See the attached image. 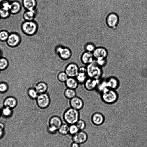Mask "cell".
<instances>
[{
  "label": "cell",
  "instance_id": "8fae6325",
  "mask_svg": "<svg viewBox=\"0 0 147 147\" xmlns=\"http://www.w3.org/2000/svg\"><path fill=\"white\" fill-rule=\"evenodd\" d=\"M92 53L95 60L107 59L108 55L107 49L102 47H96Z\"/></svg>",
  "mask_w": 147,
  "mask_h": 147
},
{
  "label": "cell",
  "instance_id": "7a4b0ae2",
  "mask_svg": "<svg viewBox=\"0 0 147 147\" xmlns=\"http://www.w3.org/2000/svg\"><path fill=\"white\" fill-rule=\"evenodd\" d=\"M100 93L102 101L107 104H113L118 100L119 95L116 90L106 88Z\"/></svg>",
  "mask_w": 147,
  "mask_h": 147
},
{
  "label": "cell",
  "instance_id": "83f0119b",
  "mask_svg": "<svg viewBox=\"0 0 147 147\" xmlns=\"http://www.w3.org/2000/svg\"><path fill=\"white\" fill-rule=\"evenodd\" d=\"M68 77V76L64 71H61L59 72L57 76V79L59 82L64 83Z\"/></svg>",
  "mask_w": 147,
  "mask_h": 147
},
{
  "label": "cell",
  "instance_id": "d6986e66",
  "mask_svg": "<svg viewBox=\"0 0 147 147\" xmlns=\"http://www.w3.org/2000/svg\"><path fill=\"white\" fill-rule=\"evenodd\" d=\"M22 9V5L18 1L14 0L11 2L9 11L11 14L16 15Z\"/></svg>",
  "mask_w": 147,
  "mask_h": 147
},
{
  "label": "cell",
  "instance_id": "4dcf8cb0",
  "mask_svg": "<svg viewBox=\"0 0 147 147\" xmlns=\"http://www.w3.org/2000/svg\"><path fill=\"white\" fill-rule=\"evenodd\" d=\"M8 65V61L6 58L2 57L0 58V71L5 69Z\"/></svg>",
  "mask_w": 147,
  "mask_h": 147
},
{
  "label": "cell",
  "instance_id": "ffe728a7",
  "mask_svg": "<svg viewBox=\"0 0 147 147\" xmlns=\"http://www.w3.org/2000/svg\"><path fill=\"white\" fill-rule=\"evenodd\" d=\"M22 5L26 10L35 9L37 3L36 0H22Z\"/></svg>",
  "mask_w": 147,
  "mask_h": 147
},
{
  "label": "cell",
  "instance_id": "5b68a950",
  "mask_svg": "<svg viewBox=\"0 0 147 147\" xmlns=\"http://www.w3.org/2000/svg\"><path fill=\"white\" fill-rule=\"evenodd\" d=\"M22 32L25 35L31 36L34 35L38 29L37 24L33 21H24L22 24L21 26Z\"/></svg>",
  "mask_w": 147,
  "mask_h": 147
},
{
  "label": "cell",
  "instance_id": "9a60e30c",
  "mask_svg": "<svg viewBox=\"0 0 147 147\" xmlns=\"http://www.w3.org/2000/svg\"><path fill=\"white\" fill-rule=\"evenodd\" d=\"M75 78L79 84H83L88 78L86 66L79 67L78 72Z\"/></svg>",
  "mask_w": 147,
  "mask_h": 147
},
{
  "label": "cell",
  "instance_id": "f35d334b",
  "mask_svg": "<svg viewBox=\"0 0 147 147\" xmlns=\"http://www.w3.org/2000/svg\"><path fill=\"white\" fill-rule=\"evenodd\" d=\"M95 61L96 63L102 68L105 66L107 64V59L95 60Z\"/></svg>",
  "mask_w": 147,
  "mask_h": 147
},
{
  "label": "cell",
  "instance_id": "836d02e7",
  "mask_svg": "<svg viewBox=\"0 0 147 147\" xmlns=\"http://www.w3.org/2000/svg\"><path fill=\"white\" fill-rule=\"evenodd\" d=\"M76 124L79 131H83L86 127V124L85 121L81 119H79Z\"/></svg>",
  "mask_w": 147,
  "mask_h": 147
},
{
  "label": "cell",
  "instance_id": "f6af8a7d",
  "mask_svg": "<svg viewBox=\"0 0 147 147\" xmlns=\"http://www.w3.org/2000/svg\"><path fill=\"white\" fill-rule=\"evenodd\" d=\"M1 19V18L0 17V19Z\"/></svg>",
  "mask_w": 147,
  "mask_h": 147
},
{
  "label": "cell",
  "instance_id": "cb8c5ba5",
  "mask_svg": "<svg viewBox=\"0 0 147 147\" xmlns=\"http://www.w3.org/2000/svg\"><path fill=\"white\" fill-rule=\"evenodd\" d=\"M63 124V121L61 118L57 116H54L50 119L49 126H53L56 127L58 130Z\"/></svg>",
  "mask_w": 147,
  "mask_h": 147
},
{
  "label": "cell",
  "instance_id": "8d00e7d4",
  "mask_svg": "<svg viewBox=\"0 0 147 147\" xmlns=\"http://www.w3.org/2000/svg\"><path fill=\"white\" fill-rule=\"evenodd\" d=\"M1 8L9 11L10 6L11 2L8 0H3L1 2Z\"/></svg>",
  "mask_w": 147,
  "mask_h": 147
},
{
  "label": "cell",
  "instance_id": "7402d4cb",
  "mask_svg": "<svg viewBox=\"0 0 147 147\" xmlns=\"http://www.w3.org/2000/svg\"><path fill=\"white\" fill-rule=\"evenodd\" d=\"M66 88L76 90L80 85L75 77H68L64 83Z\"/></svg>",
  "mask_w": 147,
  "mask_h": 147
},
{
  "label": "cell",
  "instance_id": "f546056e",
  "mask_svg": "<svg viewBox=\"0 0 147 147\" xmlns=\"http://www.w3.org/2000/svg\"><path fill=\"white\" fill-rule=\"evenodd\" d=\"M1 115L4 117H11L13 113V109L9 108L4 107L1 110Z\"/></svg>",
  "mask_w": 147,
  "mask_h": 147
},
{
  "label": "cell",
  "instance_id": "44dd1931",
  "mask_svg": "<svg viewBox=\"0 0 147 147\" xmlns=\"http://www.w3.org/2000/svg\"><path fill=\"white\" fill-rule=\"evenodd\" d=\"M34 88L39 94L47 92L48 89L47 84L43 81H40L37 82Z\"/></svg>",
  "mask_w": 147,
  "mask_h": 147
},
{
  "label": "cell",
  "instance_id": "ac0fdd59",
  "mask_svg": "<svg viewBox=\"0 0 147 147\" xmlns=\"http://www.w3.org/2000/svg\"><path fill=\"white\" fill-rule=\"evenodd\" d=\"M95 60L92 53L86 51L81 55V61L84 65L86 66L92 63Z\"/></svg>",
  "mask_w": 147,
  "mask_h": 147
},
{
  "label": "cell",
  "instance_id": "52a82bcc",
  "mask_svg": "<svg viewBox=\"0 0 147 147\" xmlns=\"http://www.w3.org/2000/svg\"><path fill=\"white\" fill-rule=\"evenodd\" d=\"M21 38L20 36L16 32L9 33L6 42L7 45L11 48H14L18 46L20 44Z\"/></svg>",
  "mask_w": 147,
  "mask_h": 147
},
{
  "label": "cell",
  "instance_id": "ba28073f",
  "mask_svg": "<svg viewBox=\"0 0 147 147\" xmlns=\"http://www.w3.org/2000/svg\"><path fill=\"white\" fill-rule=\"evenodd\" d=\"M119 21V17L117 14L111 13L107 16L106 22L107 25L113 29H115L117 27Z\"/></svg>",
  "mask_w": 147,
  "mask_h": 147
},
{
  "label": "cell",
  "instance_id": "d6a6232c",
  "mask_svg": "<svg viewBox=\"0 0 147 147\" xmlns=\"http://www.w3.org/2000/svg\"><path fill=\"white\" fill-rule=\"evenodd\" d=\"M11 14L9 11L4 9L2 8L0 9V17L1 19H6Z\"/></svg>",
  "mask_w": 147,
  "mask_h": 147
},
{
  "label": "cell",
  "instance_id": "4316f807",
  "mask_svg": "<svg viewBox=\"0 0 147 147\" xmlns=\"http://www.w3.org/2000/svg\"><path fill=\"white\" fill-rule=\"evenodd\" d=\"M69 125L66 123H63L59 128L58 131L62 135H65L69 133Z\"/></svg>",
  "mask_w": 147,
  "mask_h": 147
},
{
  "label": "cell",
  "instance_id": "b9f144b4",
  "mask_svg": "<svg viewBox=\"0 0 147 147\" xmlns=\"http://www.w3.org/2000/svg\"><path fill=\"white\" fill-rule=\"evenodd\" d=\"M2 55V52L0 50V58L1 57Z\"/></svg>",
  "mask_w": 147,
  "mask_h": 147
},
{
  "label": "cell",
  "instance_id": "74e56055",
  "mask_svg": "<svg viewBox=\"0 0 147 147\" xmlns=\"http://www.w3.org/2000/svg\"><path fill=\"white\" fill-rule=\"evenodd\" d=\"M8 86L7 84L4 82L0 83V92L3 93L7 91Z\"/></svg>",
  "mask_w": 147,
  "mask_h": 147
},
{
  "label": "cell",
  "instance_id": "7c38bea8",
  "mask_svg": "<svg viewBox=\"0 0 147 147\" xmlns=\"http://www.w3.org/2000/svg\"><path fill=\"white\" fill-rule=\"evenodd\" d=\"M56 52L60 58L64 61L68 60L71 56V50L67 47H58L56 49Z\"/></svg>",
  "mask_w": 147,
  "mask_h": 147
},
{
  "label": "cell",
  "instance_id": "6da1fadb",
  "mask_svg": "<svg viewBox=\"0 0 147 147\" xmlns=\"http://www.w3.org/2000/svg\"><path fill=\"white\" fill-rule=\"evenodd\" d=\"M0 147H26L18 131H6L0 138Z\"/></svg>",
  "mask_w": 147,
  "mask_h": 147
},
{
  "label": "cell",
  "instance_id": "8992f818",
  "mask_svg": "<svg viewBox=\"0 0 147 147\" xmlns=\"http://www.w3.org/2000/svg\"><path fill=\"white\" fill-rule=\"evenodd\" d=\"M36 105L41 109H47L49 106L51 100L50 96L47 92L39 94L36 99Z\"/></svg>",
  "mask_w": 147,
  "mask_h": 147
},
{
  "label": "cell",
  "instance_id": "9c48e42d",
  "mask_svg": "<svg viewBox=\"0 0 147 147\" xmlns=\"http://www.w3.org/2000/svg\"><path fill=\"white\" fill-rule=\"evenodd\" d=\"M79 67L74 62H71L65 67L64 71L69 77L75 78L79 71Z\"/></svg>",
  "mask_w": 147,
  "mask_h": 147
},
{
  "label": "cell",
  "instance_id": "e575fe53",
  "mask_svg": "<svg viewBox=\"0 0 147 147\" xmlns=\"http://www.w3.org/2000/svg\"><path fill=\"white\" fill-rule=\"evenodd\" d=\"M96 48L95 45L92 43H87L85 47L86 51L92 53Z\"/></svg>",
  "mask_w": 147,
  "mask_h": 147
},
{
  "label": "cell",
  "instance_id": "d4e9b609",
  "mask_svg": "<svg viewBox=\"0 0 147 147\" xmlns=\"http://www.w3.org/2000/svg\"><path fill=\"white\" fill-rule=\"evenodd\" d=\"M36 14L35 9L32 10H26L23 13L22 16L24 21H33Z\"/></svg>",
  "mask_w": 147,
  "mask_h": 147
},
{
  "label": "cell",
  "instance_id": "30bf717a",
  "mask_svg": "<svg viewBox=\"0 0 147 147\" xmlns=\"http://www.w3.org/2000/svg\"><path fill=\"white\" fill-rule=\"evenodd\" d=\"M101 80L88 77L83 84L84 87L86 90L88 91H93L96 90Z\"/></svg>",
  "mask_w": 147,
  "mask_h": 147
},
{
  "label": "cell",
  "instance_id": "277c9868",
  "mask_svg": "<svg viewBox=\"0 0 147 147\" xmlns=\"http://www.w3.org/2000/svg\"><path fill=\"white\" fill-rule=\"evenodd\" d=\"M86 67L88 77L98 80L101 79L103 74L102 68L96 63L95 60Z\"/></svg>",
  "mask_w": 147,
  "mask_h": 147
},
{
  "label": "cell",
  "instance_id": "3957f363",
  "mask_svg": "<svg viewBox=\"0 0 147 147\" xmlns=\"http://www.w3.org/2000/svg\"><path fill=\"white\" fill-rule=\"evenodd\" d=\"M63 118L69 125L76 124L80 119V111L70 107H68L64 112Z\"/></svg>",
  "mask_w": 147,
  "mask_h": 147
},
{
  "label": "cell",
  "instance_id": "ab89813d",
  "mask_svg": "<svg viewBox=\"0 0 147 147\" xmlns=\"http://www.w3.org/2000/svg\"><path fill=\"white\" fill-rule=\"evenodd\" d=\"M71 147H80V144L74 142H73L71 145Z\"/></svg>",
  "mask_w": 147,
  "mask_h": 147
},
{
  "label": "cell",
  "instance_id": "f1b7e54d",
  "mask_svg": "<svg viewBox=\"0 0 147 147\" xmlns=\"http://www.w3.org/2000/svg\"><path fill=\"white\" fill-rule=\"evenodd\" d=\"M27 93L29 97L33 100H36L39 94L34 87L29 88L27 91Z\"/></svg>",
  "mask_w": 147,
  "mask_h": 147
},
{
  "label": "cell",
  "instance_id": "4fadbf2b",
  "mask_svg": "<svg viewBox=\"0 0 147 147\" xmlns=\"http://www.w3.org/2000/svg\"><path fill=\"white\" fill-rule=\"evenodd\" d=\"M69 107L80 111L82 110L84 106L83 100L77 96L69 100Z\"/></svg>",
  "mask_w": 147,
  "mask_h": 147
},
{
  "label": "cell",
  "instance_id": "e0dca14e",
  "mask_svg": "<svg viewBox=\"0 0 147 147\" xmlns=\"http://www.w3.org/2000/svg\"><path fill=\"white\" fill-rule=\"evenodd\" d=\"M72 139L74 142L81 144L86 141L88 139V135L84 131H79L73 136Z\"/></svg>",
  "mask_w": 147,
  "mask_h": 147
},
{
  "label": "cell",
  "instance_id": "5bb4252c",
  "mask_svg": "<svg viewBox=\"0 0 147 147\" xmlns=\"http://www.w3.org/2000/svg\"><path fill=\"white\" fill-rule=\"evenodd\" d=\"M107 87L108 88L115 90L117 89L120 84L118 79L114 76L109 77L104 80Z\"/></svg>",
  "mask_w": 147,
  "mask_h": 147
},
{
  "label": "cell",
  "instance_id": "ee69618b",
  "mask_svg": "<svg viewBox=\"0 0 147 147\" xmlns=\"http://www.w3.org/2000/svg\"><path fill=\"white\" fill-rule=\"evenodd\" d=\"M1 2L0 1V9L1 8Z\"/></svg>",
  "mask_w": 147,
  "mask_h": 147
},
{
  "label": "cell",
  "instance_id": "d590c367",
  "mask_svg": "<svg viewBox=\"0 0 147 147\" xmlns=\"http://www.w3.org/2000/svg\"><path fill=\"white\" fill-rule=\"evenodd\" d=\"M79 131L76 124L69 125V134L73 136Z\"/></svg>",
  "mask_w": 147,
  "mask_h": 147
},
{
  "label": "cell",
  "instance_id": "603a6c76",
  "mask_svg": "<svg viewBox=\"0 0 147 147\" xmlns=\"http://www.w3.org/2000/svg\"><path fill=\"white\" fill-rule=\"evenodd\" d=\"M17 104V101L16 99L12 96H9L6 98L3 102L4 107H7L13 109L16 107Z\"/></svg>",
  "mask_w": 147,
  "mask_h": 147
},
{
  "label": "cell",
  "instance_id": "1f68e13d",
  "mask_svg": "<svg viewBox=\"0 0 147 147\" xmlns=\"http://www.w3.org/2000/svg\"><path fill=\"white\" fill-rule=\"evenodd\" d=\"M10 33L7 30H2L0 31V41L2 42H6Z\"/></svg>",
  "mask_w": 147,
  "mask_h": 147
},
{
  "label": "cell",
  "instance_id": "484cf974",
  "mask_svg": "<svg viewBox=\"0 0 147 147\" xmlns=\"http://www.w3.org/2000/svg\"><path fill=\"white\" fill-rule=\"evenodd\" d=\"M63 94L66 99L69 100L77 96V93L76 90L66 88L64 90Z\"/></svg>",
  "mask_w": 147,
  "mask_h": 147
},
{
  "label": "cell",
  "instance_id": "2e32d148",
  "mask_svg": "<svg viewBox=\"0 0 147 147\" xmlns=\"http://www.w3.org/2000/svg\"><path fill=\"white\" fill-rule=\"evenodd\" d=\"M105 120L104 116L99 112H94L91 116V121L93 124L96 126H99L102 125Z\"/></svg>",
  "mask_w": 147,
  "mask_h": 147
},
{
  "label": "cell",
  "instance_id": "60d3db41",
  "mask_svg": "<svg viewBox=\"0 0 147 147\" xmlns=\"http://www.w3.org/2000/svg\"><path fill=\"white\" fill-rule=\"evenodd\" d=\"M4 134V129L0 127V138H2Z\"/></svg>",
  "mask_w": 147,
  "mask_h": 147
},
{
  "label": "cell",
  "instance_id": "7bdbcfd3",
  "mask_svg": "<svg viewBox=\"0 0 147 147\" xmlns=\"http://www.w3.org/2000/svg\"><path fill=\"white\" fill-rule=\"evenodd\" d=\"M1 110L0 109V117L1 116Z\"/></svg>",
  "mask_w": 147,
  "mask_h": 147
}]
</instances>
